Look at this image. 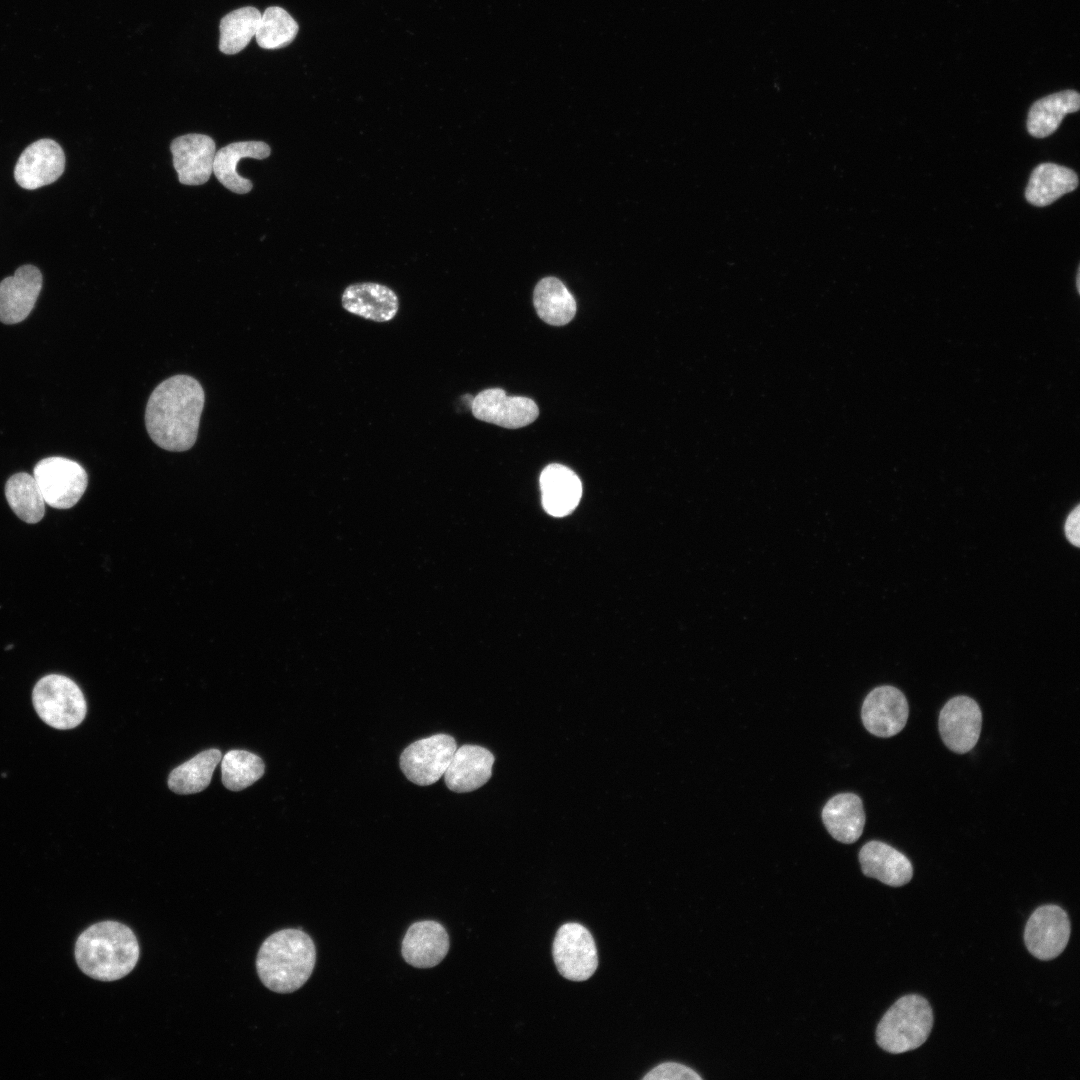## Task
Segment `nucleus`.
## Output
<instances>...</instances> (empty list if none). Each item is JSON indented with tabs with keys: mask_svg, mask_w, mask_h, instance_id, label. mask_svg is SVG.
<instances>
[{
	"mask_svg": "<svg viewBox=\"0 0 1080 1080\" xmlns=\"http://www.w3.org/2000/svg\"><path fill=\"white\" fill-rule=\"evenodd\" d=\"M32 703L40 719L59 730L77 727L87 712L80 687L60 674H49L38 680L32 691Z\"/></svg>",
	"mask_w": 1080,
	"mask_h": 1080,
	"instance_id": "39448f33",
	"label": "nucleus"
},
{
	"mask_svg": "<svg viewBox=\"0 0 1080 1080\" xmlns=\"http://www.w3.org/2000/svg\"><path fill=\"white\" fill-rule=\"evenodd\" d=\"M822 820L829 834L837 841L851 844L862 835L865 813L861 798L854 793H840L827 801Z\"/></svg>",
	"mask_w": 1080,
	"mask_h": 1080,
	"instance_id": "412c9836",
	"label": "nucleus"
},
{
	"mask_svg": "<svg viewBox=\"0 0 1080 1080\" xmlns=\"http://www.w3.org/2000/svg\"><path fill=\"white\" fill-rule=\"evenodd\" d=\"M1070 933V920L1065 910L1058 905L1047 904L1038 907L1029 917L1024 942L1034 957L1051 960L1063 952Z\"/></svg>",
	"mask_w": 1080,
	"mask_h": 1080,
	"instance_id": "1a4fd4ad",
	"label": "nucleus"
},
{
	"mask_svg": "<svg viewBox=\"0 0 1080 1080\" xmlns=\"http://www.w3.org/2000/svg\"><path fill=\"white\" fill-rule=\"evenodd\" d=\"M341 302L346 311L375 322L392 320L399 309L396 293L385 285L373 282L349 285L342 294Z\"/></svg>",
	"mask_w": 1080,
	"mask_h": 1080,
	"instance_id": "a211bd4d",
	"label": "nucleus"
},
{
	"mask_svg": "<svg viewBox=\"0 0 1080 1080\" xmlns=\"http://www.w3.org/2000/svg\"><path fill=\"white\" fill-rule=\"evenodd\" d=\"M456 749L455 739L447 734L419 739L402 752L400 768L411 782L431 785L444 775Z\"/></svg>",
	"mask_w": 1080,
	"mask_h": 1080,
	"instance_id": "6e6552de",
	"label": "nucleus"
},
{
	"mask_svg": "<svg viewBox=\"0 0 1080 1080\" xmlns=\"http://www.w3.org/2000/svg\"><path fill=\"white\" fill-rule=\"evenodd\" d=\"M42 288V274L33 265L19 267L0 282V321L16 324L30 314Z\"/></svg>",
	"mask_w": 1080,
	"mask_h": 1080,
	"instance_id": "2eb2a0df",
	"label": "nucleus"
},
{
	"mask_svg": "<svg viewBox=\"0 0 1080 1080\" xmlns=\"http://www.w3.org/2000/svg\"><path fill=\"white\" fill-rule=\"evenodd\" d=\"M205 394L195 378L175 375L161 382L151 393L145 410V424L152 441L160 448L182 452L196 442Z\"/></svg>",
	"mask_w": 1080,
	"mask_h": 1080,
	"instance_id": "f257e3e1",
	"label": "nucleus"
},
{
	"mask_svg": "<svg viewBox=\"0 0 1080 1080\" xmlns=\"http://www.w3.org/2000/svg\"><path fill=\"white\" fill-rule=\"evenodd\" d=\"M533 303L538 316L553 326L569 323L577 309L572 294L562 281L555 277H546L537 283Z\"/></svg>",
	"mask_w": 1080,
	"mask_h": 1080,
	"instance_id": "393cba45",
	"label": "nucleus"
},
{
	"mask_svg": "<svg viewBox=\"0 0 1080 1080\" xmlns=\"http://www.w3.org/2000/svg\"><path fill=\"white\" fill-rule=\"evenodd\" d=\"M1080 95L1067 89L1045 96L1032 104L1027 117V131L1035 138L1053 134L1065 115L1079 110Z\"/></svg>",
	"mask_w": 1080,
	"mask_h": 1080,
	"instance_id": "b1692460",
	"label": "nucleus"
},
{
	"mask_svg": "<svg viewBox=\"0 0 1080 1080\" xmlns=\"http://www.w3.org/2000/svg\"><path fill=\"white\" fill-rule=\"evenodd\" d=\"M494 760L482 746L467 744L457 748L443 775L446 786L458 793L480 788L490 779Z\"/></svg>",
	"mask_w": 1080,
	"mask_h": 1080,
	"instance_id": "f3484780",
	"label": "nucleus"
},
{
	"mask_svg": "<svg viewBox=\"0 0 1080 1080\" xmlns=\"http://www.w3.org/2000/svg\"><path fill=\"white\" fill-rule=\"evenodd\" d=\"M1064 533H1065V536H1066L1067 540L1072 545H1074L1075 547H1079V544H1080V506L1079 505H1076V507L1068 514V516L1066 518V521H1065V525H1064Z\"/></svg>",
	"mask_w": 1080,
	"mask_h": 1080,
	"instance_id": "2f4dec72",
	"label": "nucleus"
},
{
	"mask_svg": "<svg viewBox=\"0 0 1080 1080\" xmlns=\"http://www.w3.org/2000/svg\"><path fill=\"white\" fill-rule=\"evenodd\" d=\"M271 154L270 146L262 141H241L228 144L216 151L213 173L218 181L230 191L246 194L253 184L237 172V165L243 158L265 159Z\"/></svg>",
	"mask_w": 1080,
	"mask_h": 1080,
	"instance_id": "4be33fe9",
	"label": "nucleus"
},
{
	"mask_svg": "<svg viewBox=\"0 0 1080 1080\" xmlns=\"http://www.w3.org/2000/svg\"><path fill=\"white\" fill-rule=\"evenodd\" d=\"M298 29L297 22L285 9L270 6L261 14L254 37L263 49H279L288 46L295 39Z\"/></svg>",
	"mask_w": 1080,
	"mask_h": 1080,
	"instance_id": "c756f323",
	"label": "nucleus"
},
{
	"mask_svg": "<svg viewBox=\"0 0 1080 1080\" xmlns=\"http://www.w3.org/2000/svg\"><path fill=\"white\" fill-rule=\"evenodd\" d=\"M45 503L56 509L73 507L84 494L88 476L77 462L64 457L40 460L33 470Z\"/></svg>",
	"mask_w": 1080,
	"mask_h": 1080,
	"instance_id": "423d86ee",
	"label": "nucleus"
},
{
	"mask_svg": "<svg viewBox=\"0 0 1080 1080\" xmlns=\"http://www.w3.org/2000/svg\"><path fill=\"white\" fill-rule=\"evenodd\" d=\"M265 771L262 759L249 751L231 750L221 760L223 785L232 791H240L259 780Z\"/></svg>",
	"mask_w": 1080,
	"mask_h": 1080,
	"instance_id": "c85d7f7f",
	"label": "nucleus"
},
{
	"mask_svg": "<svg viewBox=\"0 0 1080 1080\" xmlns=\"http://www.w3.org/2000/svg\"><path fill=\"white\" fill-rule=\"evenodd\" d=\"M316 949L311 937L301 929H282L260 946L256 968L261 982L277 993H291L302 987L312 974Z\"/></svg>",
	"mask_w": 1080,
	"mask_h": 1080,
	"instance_id": "7ed1b4c3",
	"label": "nucleus"
},
{
	"mask_svg": "<svg viewBox=\"0 0 1080 1080\" xmlns=\"http://www.w3.org/2000/svg\"><path fill=\"white\" fill-rule=\"evenodd\" d=\"M448 950V933L439 922L433 920L413 923L403 938L401 948L404 960L417 968L438 965Z\"/></svg>",
	"mask_w": 1080,
	"mask_h": 1080,
	"instance_id": "dca6fc26",
	"label": "nucleus"
},
{
	"mask_svg": "<svg viewBox=\"0 0 1080 1080\" xmlns=\"http://www.w3.org/2000/svg\"><path fill=\"white\" fill-rule=\"evenodd\" d=\"M10 508L24 522L38 523L45 513V500L34 476L20 472L12 475L5 485Z\"/></svg>",
	"mask_w": 1080,
	"mask_h": 1080,
	"instance_id": "bb28decb",
	"label": "nucleus"
},
{
	"mask_svg": "<svg viewBox=\"0 0 1080 1080\" xmlns=\"http://www.w3.org/2000/svg\"><path fill=\"white\" fill-rule=\"evenodd\" d=\"M260 18V11L253 6L237 8L223 16L219 24V50L234 55L246 48L257 32Z\"/></svg>",
	"mask_w": 1080,
	"mask_h": 1080,
	"instance_id": "cd10ccee",
	"label": "nucleus"
},
{
	"mask_svg": "<svg viewBox=\"0 0 1080 1080\" xmlns=\"http://www.w3.org/2000/svg\"><path fill=\"white\" fill-rule=\"evenodd\" d=\"M939 732L953 752L964 754L976 745L982 727V712L977 702L967 696L950 699L939 714Z\"/></svg>",
	"mask_w": 1080,
	"mask_h": 1080,
	"instance_id": "9b49d317",
	"label": "nucleus"
},
{
	"mask_svg": "<svg viewBox=\"0 0 1080 1080\" xmlns=\"http://www.w3.org/2000/svg\"><path fill=\"white\" fill-rule=\"evenodd\" d=\"M80 970L99 981H115L129 974L139 959L134 932L117 921H102L84 930L75 944Z\"/></svg>",
	"mask_w": 1080,
	"mask_h": 1080,
	"instance_id": "f03ea898",
	"label": "nucleus"
},
{
	"mask_svg": "<svg viewBox=\"0 0 1080 1080\" xmlns=\"http://www.w3.org/2000/svg\"><path fill=\"white\" fill-rule=\"evenodd\" d=\"M644 1080H700L702 1077L690 1067L675 1062L661 1063L644 1077Z\"/></svg>",
	"mask_w": 1080,
	"mask_h": 1080,
	"instance_id": "7c9ffc66",
	"label": "nucleus"
},
{
	"mask_svg": "<svg viewBox=\"0 0 1080 1080\" xmlns=\"http://www.w3.org/2000/svg\"><path fill=\"white\" fill-rule=\"evenodd\" d=\"M909 707L904 694L893 686L874 688L864 699L861 718L864 727L877 737L898 734L906 725Z\"/></svg>",
	"mask_w": 1080,
	"mask_h": 1080,
	"instance_id": "f8f14e48",
	"label": "nucleus"
},
{
	"mask_svg": "<svg viewBox=\"0 0 1080 1080\" xmlns=\"http://www.w3.org/2000/svg\"><path fill=\"white\" fill-rule=\"evenodd\" d=\"M221 758V752L217 749L212 748L200 752L170 772L168 787L181 795L201 792L210 784L212 774Z\"/></svg>",
	"mask_w": 1080,
	"mask_h": 1080,
	"instance_id": "a878e982",
	"label": "nucleus"
},
{
	"mask_svg": "<svg viewBox=\"0 0 1080 1080\" xmlns=\"http://www.w3.org/2000/svg\"><path fill=\"white\" fill-rule=\"evenodd\" d=\"M471 411L478 420L508 429L531 424L539 415L536 403L527 397L507 396L501 388H488L472 400Z\"/></svg>",
	"mask_w": 1080,
	"mask_h": 1080,
	"instance_id": "9d476101",
	"label": "nucleus"
},
{
	"mask_svg": "<svg viewBox=\"0 0 1080 1080\" xmlns=\"http://www.w3.org/2000/svg\"><path fill=\"white\" fill-rule=\"evenodd\" d=\"M859 862L865 876L892 887L907 884L913 876L910 860L884 842H867L859 852Z\"/></svg>",
	"mask_w": 1080,
	"mask_h": 1080,
	"instance_id": "6ab92c4d",
	"label": "nucleus"
},
{
	"mask_svg": "<svg viewBox=\"0 0 1080 1080\" xmlns=\"http://www.w3.org/2000/svg\"><path fill=\"white\" fill-rule=\"evenodd\" d=\"M64 168L63 149L56 141L45 138L31 143L21 153L14 177L22 188L34 190L55 182Z\"/></svg>",
	"mask_w": 1080,
	"mask_h": 1080,
	"instance_id": "ddd939ff",
	"label": "nucleus"
},
{
	"mask_svg": "<svg viewBox=\"0 0 1080 1080\" xmlns=\"http://www.w3.org/2000/svg\"><path fill=\"white\" fill-rule=\"evenodd\" d=\"M539 482L542 505L548 514L563 517L577 507L582 495V484L570 468L561 464H550L543 469Z\"/></svg>",
	"mask_w": 1080,
	"mask_h": 1080,
	"instance_id": "aec40b11",
	"label": "nucleus"
},
{
	"mask_svg": "<svg viewBox=\"0 0 1080 1080\" xmlns=\"http://www.w3.org/2000/svg\"><path fill=\"white\" fill-rule=\"evenodd\" d=\"M170 151L181 184L202 185L209 180L216 154V144L210 136L191 133L176 137Z\"/></svg>",
	"mask_w": 1080,
	"mask_h": 1080,
	"instance_id": "4468645a",
	"label": "nucleus"
},
{
	"mask_svg": "<svg viewBox=\"0 0 1080 1080\" xmlns=\"http://www.w3.org/2000/svg\"><path fill=\"white\" fill-rule=\"evenodd\" d=\"M933 1026V1011L922 996L909 994L899 998L884 1014L876 1029L880 1048L900 1054L920 1047Z\"/></svg>",
	"mask_w": 1080,
	"mask_h": 1080,
	"instance_id": "20e7f679",
	"label": "nucleus"
},
{
	"mask_svg": "<svg viewBox=\"0 0 1080 1080\" xmlns=\"http://www.w3.org/2000/svg\"><path fill=\"white\" fill-rule=\"evenodd\" d=\"M552 952L557 970L568 980H587L597 969L595 941L590 931L579 923L569 922L560 926Z\"/></svg>",
	"mask_w": 1080,
	"mask_h": 1080,
	"instance_id": "0eeeda50",
	"label": "nucleus"
},
{
	"mask_svg": "<svg viewBox=\"0 0 1080 1080\" xmlns=\"http://www.w3.org/2000/svg\"><path fill=\"white\" fill-rule=\"evenodd\" d=\"M1078 183V176L1072 169L1050 162L1041 163L1030 175L1025 198L1034 206H1048L1074 191Z\"/></svg>",
	"mask_w": 1080,
	"mask_h": 1080,
	"instance_id": "5701e85b",
	"label": "nucleus"
}]
</instances>
